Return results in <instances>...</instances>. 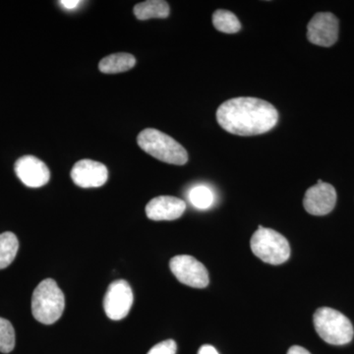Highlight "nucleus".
I'll return each instance as SVG.
<instances>
[{
	"mask_svg": "<svg viewBox=\"0 0 354 354\" xmlns=\"http://www.w3.org/2000/svg\"><path fill=\"white\" fill-rule=\"evenodd\" d=\"M189 198L191 204L195 208L207 209L214 204V193L209 187L204 185L195 186L190 190Z\"/></svg>",
	"mask_w": 354,
	"mask_h": 354,
	"instance_id": "17",
	"label": "nucleus"
},
{
	"mask_svg": "<svg viewBox=\"0 0 354 354\" xmlns=\"http://www.w3.org/2000/svg\"><path fill=\"white\" fill-rule=\"evenodd\" d=\"M198 354H220L218 351L213 346H209V344H205V346L200 348Z\"/></svg>",
	"mask_w": 354,
	"mask_h": 354,
	"instance_id": "21",
	"label": "nucleus"
},
{
	"mask_svg": "<svg viewBox=\"0 0 354 354\" xmlns=\"http://www.w3.org/2000/svg\"><path fill=\"white\" fill-rule=\"evenodd\" d=\"M251 250L263 262L281 265L290 259V246L288 239L271 228L259 225L250 241Z\"/></svg>",
	"mask_w": 354,
	"mask_h": 354,
	"instance_id": "5",
	"label": "nucleus"
},
{
	"mask_svg": "<svg viewBox=\"0 0 354 354\" xmlns=\"http://www.w3.org/2000/svg\"><path fill=\"white\" fill-rule=\"evenodd\" d=\"M177 351L176 342L172 339L160 342L150 349L148 354H176Z\"/></svg>",
	"mask_w": 354,
	"mask_h": 354,
	"instance_id": "19",
	"label": "nucleus"
},
{
	"mask_svg": "<svg viewBox=\"0 0 354 354\" xmlns=\"http://www.w3.org/2000/svg\"><path fill=\"white\" fill-rule=\"evenodd\" d=\"M337 192L329 183H317L305 193L304 206L307 213L313 216H325L334 209Z\"/></svg>",
	"mask_w": 354,
	"mask_h": 354,
	"instance_id": "9",
	"label": "nucleus"
},
{
	"mask_svg": "<svg viewBox=\"0 0 354 354\" xmlns=\"http://www.w3.org/2000/svg\"><path fill=\"white\" fill-rule=\"evenodd\" d=\"M15 348V330L12 324L0 318V353H9Z\"/></svg>",
	"mask_w": 354,
	"mask_h": 354,
	"instance_id": "18",
	"label": "nucleus"
},
{
	"mask_svg": "<svg viewBox=\"0 0 354 354\" xmlns=\"http://www.w3.org/2000/svg\"><path fill=\"white\" fill-rule=\"evenodd\" d=\"M135 64L136 59L130 53H114L102 58L99 64V69L104 74H116L132 69Z\"/></svg>",
	"mask_w": 354,
	"mask_h": 354,
	"instance_id": "13",
	"label": "nucleus"
},
{
	"mask_svg": "<svg viewBox=\"0 0 354 354\" xmlns=\"http://www.w3.org/2000/svg\"><path fill=\"white\" fill-rule=\"evenodd\" d=\"M144 152L167 164L183 165L187 162L188 153L178 142L160 130L147 128L137 137Z\"/></svg>",
	"mask_w": 354,
	"mask_h": 354,
	"instance_id": "2",
	"label": "nucleus"
},
{
	"mask_svg": "<svg viewBox=\"0 0 354 354\" xmlns=\"http://www.w3.org/2000/svg\"><path fill=\"white\" fill-rule=\"evenodd\" d=\"M71 178L79 187H101L109 179V171L102 162L92 160H82L74 165Z\"/></svg>",
	"mask_w": 354,
	"mask_h": 354,
	"instance_id": "11",
	"label": "nucleus"
},
{
	"mask_svg": "<svg viewBox=\"0 0 354 354\" xmlns=\"http://www.w3.org/2000/svg\"><path fill=\"white\" fill-rule=\"evenodd\" d=\"M59 3L64 8L69 9L70 10V9L76 8L81 3V1H79V0H62V1H59Z\"/></svg>",
	"mask_w": 354,
	"mask_h": 354,
	"instance_id": "20",
	"label": "nucleus"
},
{
	"mask_svg": "<svg viewBox=\"0 0 354 354\" xmlns=\"http://www.w3.org/2000/svg\"><path fill=\"white\" fill-rule=\"evenodd\" d=\"M134 301L131 286L124 279L114 281L109 285L104 298V309L106 316L120 321L128 315Z\"/></svg>",
	"mask_w": 354,
	"mask_h": 354,
	"instance_id": "7",
	"label": "nucleus"
},
{
	"mask_svg": "<svg viewBox=\"0 0 354 354\" xmlns=\"http://www.w3.org/2000/svg\"><path fill=\"white\" fill-rule=\"evenodd\" d=\"M186 209L183 200L174 196H158L147 204L146 214L153 221H174L180 218Z\"/></svg>",
	"mask_w": 354,
	"mask_h": 354,
	"instance_id": "12",
	"label": "nucleus"
},
{
	"mask_svg": "<svg viewBox=\"0 0 354 354\" xmlns=\"http://www.w3.org/2000/svg\"><path fill=\"white\" fill-rule=\"evenodd\" d=\"M288 354H311L309 353L307 349L304 348H301L299 346H291L290 349H288Z\"/></svg>",
	"mask_w": 354,
	"mask_h": 354,
	"instance_id": "22",
	"label": "nucleus"
},
{
	"mask_svg": "<svg viewBox=\"0 0 354 354\" xmlns=\"http://www.w3.org/2000/svg\"><path fill=\"white\" fill-rule=\"evenodd\" d=\"M16 176L28 187L39 188L50 181V172L43 160L34 156H24L15 162Z\"/></svg>",
	"mask_w": 354,
	"mask_h": 354,
	"instance_id": "10",
	"label": "nucleus"
},
{
	"mask_svg": "<svg viewBox=\"0 0 354 354\" xmlns=\"http://www.w3.org/2000/svg\"><path fill=\"white\" fill-rule=\"evenodd\" d=\"M19 249V241L13 232L0 234V270L6 269L15 259Z\"/></svg>",
	"mask_w": 354,
	"mask_h": 354,
	"instance_id": "15",
	"label": "nucleus"
},
{
	"mask_svg": "<svg viewBox=\"0 0 354 354\" xmlns=\"http://www.w3.org/2000/svg\"><path fill=\"white\" fill-rule=\"evenodd\" d=\"M169 3L164 0H148V1L141 2L136 4L134 7V14L137 19L148 20L152 18L169 17Z\"/></svg>",
	"mask_w": 354,
	"mask_h": 354,
	"instance_id": "14",
	"label": "nucleus"
},
{
	"mask_svg": "<svg viewBox=\"0 0 354 354\" xmlns=\"http://www.w3.org/2000/svg\"><path fill=\"white\" fill-rule=\"evenodd\" d=\"M307 38L316 46H332L339 38V20L330 12L315 14L307 26Z\"/></svg>",
	"mask_w": 354,
	"mask_h": 354,
	"instance_id": "8",
	"label": "nucleus"
},
{
	"mask_svg": "<svg viewBox=\"0 0 354 354\" xmlns=\"http://www.w3.org/2000/svg\"><path fill=\"white\" fill-rule=\"evenodd\" d=\"M169 267L172 274L183 285L195 288H204L209 285L208 270L192 256H176L171 260Z\"/></svg>",
	"mask_w": 354,
	"mask_h": 354,
	"instance_id": "6",
	"label": "nucleus"
},
{
	"mask_svg": "<svg viewBox=\"0 0 354 354\" xmlns=\"http://www.w3.org/2000/svg\"><path fill=\"white\" fill-rule=\"evenodd\" d=\"M213 24L218 31L225 34H235L241 29L239 18L230 11L223 9H218L213 14Z\"/></svg>",
	"mask_w": 354,
	"mask_h": 354,
	"instance_id": "16",
	"label": "nucleus"
},
{
	"mask_svg": "<svg viewBox=\"0 0 354 354\" xmlns=\"http://www.w3.org/2000/svg\"><path fill=\"white\" fill-rule=\"evenodd\" d=\"M65 307L64 295L53 279H44L32 297V313L38 322L51 325L59 320Z\"/></svg>",
	"mask_w": 354,
	"mask_h": 354,
	"instance_id": "3",
	"label": "nucleus"
},
{
	"mask_svg": "<svg viewBox=\"0 0 354 354\" xmlns=\"http://www.w3.org/2000/svg\"><path fill=\"white\" fill-rule=\"evenodd\" d=\"M313 322L317 334L328 344L344 346L353 341V324L337 310L329 307L319 308L314 314Z\"/></svg>",
	"mask_w": 354,
	"mask_h": 354,
	"instance_id": "4",
	"label": "nucleus"
},
{
	"mask_svg": "<svg viewBox=\"0 0 354 354\" xmlns=\"http://www.w3.org/2000/svg\"><path fill=\"white\" fill-rule=\"evenodd\" d=\"M221 128L239 136H255L269 132L279 120L277 109L257 97H241L228 100L216 111Z\"/></svg>",
	"mask_w": 354,
	"mask_h": 354,
	"instance_id": "1",
	"label": "nucleus"
}]
</instances>
